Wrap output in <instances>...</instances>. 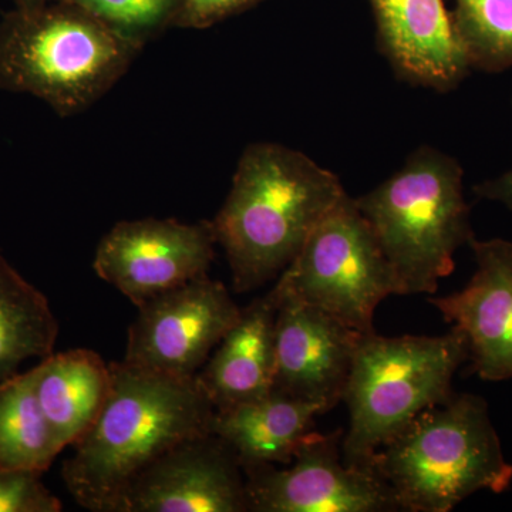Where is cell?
<instances>
[{"label": "cell", "instance_id": "6da1fadb", "mask_svg": "<svg viewBox=\"0 0 512 512\" xmlns=\"http://www.w3.org/2000/svg\"><path fill=\"white\" fill-rule=\"evenodd\" d=\"M110 367L109 397L62 468L74 501L93 512H119L131 483L171 448L211 433L215 413L197 376Z\"/></svg>", "mask_w": 512, "mask_h": 512}, {"label": "cell", "instance_id": "7a4b0ae2", "mask_svg": "<svg viewBox=\"0 0 512 512\" xmlns=\"http://www.w3.org/2000/svg\"><path fill=\"white\" fill-rule=\"evenodd\" d=\"M348 192L338 175L278 143L245 148L227 200L212 222L235 292L278 279Z\"/></svg>", "mask_w": 512, "mask_h": 512}, {"label": "cell", "instance_id": "3957f363", "mask_svg": "<svg viewBox=\"0 0 512 512\" xmlns=\"http://www.w3.org/2000/svg\"><path fill=\"white\" fill-rule=\"evenodd\" d=\"M370 467L407 512H450L478 491L500 494L512 484L488 403L471 393H454L414 417Z\"/></svg>", "mask_w": 512, "mask_h": 512}, {"label": "cell", "instance_id": "277c9868", "mask_svg": "<svg viewBox=\"0 0 512 512\" xmlns=\"http://www.w3.org/2000/svg\"><path fill=\"white\" fill-rule=\"evenodd\" d=\"M143 47L73 3L16 9L0 23V89L32 94L59 116L89 109Z\"/></svg>", "mask_w": 512, "mask_h": 512}, {"label": "cell", "instance_id": "5b68a950", "mask_svg": "<svg viewBox=\"0 0 512 512\" xmlns=\"http://www.w3.org/2000/svg\"><path fill=\"white\" fill-rule=\"evenodd\" d=\"M463 178L456 158L421 147L402 170L355 198L392 266L397 295L436 292L458 249L474 238Z\"/></svg>", "mask_w": 512, "mask_h": 512}, {"label": "cell", "instance_id": "8992f818", "mask_svg": "<svg viewBox=\"0 0 512 512\" xmlns=\"http://www.w3.org/2000/svg\"><path fill=\"white\" fill-rule=\"evenodd\" d=\"M470 356L466 335L453 326L440 336L396 338L365 333L357 343L342 402L349 429L342 456L372 468L376 451L414 417L454 396L453 379Z\"/></svg>", "mask_w": 512, "mask_h": 512}, {"label": "cell", "instance_id": "52a82bcc", "mask_svg": "<svg viewBox=\"0 0 512 512\" xmlns=\"http://www.w3.org/2000/svg\"><path fill=\"white\" fill-rule=\"evenodd\" d=\"M274 289L363 335L375 332L377 306L397 295L392 266L348 194L313 229Z\"/></svg>", "mask_w": 512, "mask_h": 512}, {"label": "cell", "instance_id": "ba28073f", "mask_svg": "<svg viewBox=\"0 0 512 512\" xmlns=\"http://www.w3.org/2000/svg\"><path fill=\"white\" fill-rule=\"evenodd\" d=\"M345 431H316L302 441L292 463L244 468L252 512H393L392 490L372 468L348 466Z\"/></svg>", "mask_w": 512, "mask_h": 512}, {"label": "cell", "instance_id": "9c48e42d", "mask_svg": "<svg viewBox=\"0 0 512 512\" xmlns=\"http://www.w3.org/2000/svg\"><path fill=\"white\" fill-rule=\"evenodd\" d=\"M137 309L123 362L178 377L200 372L241 313L225 285L208 275Z\"/></svg>", "mask_w": 512, "mask_h": 512}, {"label": "cell", "instance_id": "30bf717a", "mask_svg": "<svg viewBox=\"0 0 512 512\" xmlns=\"http://www.w3.org/2000/svg\"><path fill=\"white\" fill-rule=\"evenodd\" d=\"M215 245L211 221H121L101 238L93 269L138 308L161 293L208 275Z\"/></svg>", "mask_w": 512, "mask_h": 512}, {"label": "cell", "instance_id": "8fae6325", "mask_svg": "<svg viewBox=\"0 0 512 512\" xmlns=\"http://www.w3.org/2000/svg\"><path fill=\"white\" fill-rule=\"evenodd\" d=\"M278 313L272 390L328 413L343 400L363 333L274 288Z\"/></svg>", "mask_w": 512, "mask_h": 512}, {"label": "cell", "instance_id": "7c38bea8", "mask_svg": "<svg viewBox=\"0 0 512 512\" xmlns=\"http://www.w3.org/2000/svg\"><path fill=\"white\" fill-rule=\"evenodd\" d=\"M247 480L234 451L214 433L192 437L131 483L119 512H247Z\"/></svg>", "mask_w": 512, "mask_h": 512}, {"label": "cell", "instance_id": "4fadbf2b", "mask_svg": "<svg viewBox=\"0 0 512 512\" xmlns=\"http://www.w3.org/2000/svg\"><path fill=\"white\" fill-rule=\"evenodd\" d=\"M477 269L460 291L429 302L466 335L470 372L485 382L512 379V241L471 239Z\"/></svg>", "mask_w": 512, "mask_h": 512}, {"label": "cell", "instance_id": "5bb4252c", "mask_svg": "<svg viewBox=\"0 0 512 512\" xmlns=\"http://www.w3.org/2000/svg\"><path fill=\"white\" fill-rule=\"evenodd\" d=\"M377 36L394 70L446 93L473 69L443 0H369Z\"/></svg>", "mask_w": 512, "mask_h": 512}, {"label": "cell", "instance_id": "9a60e30c", "mask_svg": "<svg viewBox=\"0 0 512 512\" xmlns=\"http://www.w3.org/2000/svg\"><path fill=\"white\" fill-rule=\"evenodd\" d=\"M278 302L272 291L241 308L239 318L197 373L215 410L265 396L272 390Z\"/></svg>", "mask_w": 512, "mask_h": 512}, {"label": "cell", "instance_id": "2e32d148", "mask_svg": "<svg viewBox=\"0 0 512 512\" xmlns=\"http://www.w3.org/2000/svg\"><path fill=\"white\" fill-rule=\"evenodd\" d=\"M323 410L271 390L265 396L215 410L211 433L237 456L242 468L292 463Z\"/></svg>", "mask_w": 512, "mask_h": 512}, {"label": "cell", "instance_id": "e0dca14e", "mask_svg": "<svg viewBox=\"0 0 512 512\" xmlns=\"http://www.w3.org/2000/svg\"><path fill=\"white\" fill-rule=\"evenodd\" d=\"M36 370L40 406L64 450L99 417L111 390V367L93 350L73 349L47 356Z\"/></svg>", "mask_w": 512, "mask_h": 512}, {"label": "cell", "instance_id": "ac0fdd59", "mask_svg": "<svg viewBox=\"0 0 512 512\" xmlns=\"http://www.w3.org/2000/svg\"><path fill=\"white\" fill-rule=\"evenodd\" d=\"M59 323L45 293L0 255V383L26 360L55 353Z\"/></svg>", "mask_w": 512, "mask_h": 512}, {"label": "cell", "instance_id": "d6986e66", "mask_svg": "<svg viewBox=\"0 0 512 512\" xmlns=\"http://www.w3.org/2000/svg\"><path fill=\"white\" fill-rule=\"evenodd\" d=\"M37 370L0 383V470L43 474L62 453L36 390Z\"/></svg>", "mask_w": 512, "mask_h": 512}, {"label": "cell", "instance_id": "ffe728a7", "mask_svg": "<svg viewBox=\"0 0 512 512\" xmlns=\"http://www.w3.org/2000/svg\"><path fill=\"white\" fill-rule=\"evenodd\" d=\"M451 18L471 67L490 73L512 67V0H456Z\"/></svg>", "mask_w": 512, "mask_h": 512}, {"label": "cell", "instance_id": "44dd1931", "mask_svg": "<svg viewBox=\"0 0 512 512\" xmlns=\"http://www.w3.org/2000/svg\"><path fill=\"white\" fill-rule=\"evenodd\" d=\"M90 13L140 47L177 25L181 0H64Z\"/></svg>", "mask_w": 512, "mask_h": 512}, {"label": "cell", "instance_id": "7402d4cb", "mask_svg": "<svg viewBox=\"0 0 512 512\" xmlns=\"http://www.w3.org/2000/svg\"><path fill=\"white\" fill-rule=\"evenodd\" d=\"M33 471L0 470V512H60L62 501Z\"/></svg>", "mask_w": 512, "mask_h": 512}, {"label": "cell", "instance_id": "603a6c76", "mask_svg": "<svg viewBox=\"0 0 512 512\" xmlns=\"http://www.w3.org/2000/svg\"><path fill=\"white\" fill-rule=\"evenodd\" d=\"M261 0H181L177 25L210 28L214 23L254 6Z\"/></svg>", "mask_w": 512, "mask_h": 512}, {"label": "cell", "instance_id": "cb8c5ba5", "mask_svg": "<svg viewBox=\"0 0 512 512\" xmlns=\"http://www.w3.org/2000/svg\"><path fill=\"white\" fill-rule=\"evenodd\" d=\"M473 192L480 200L498 202L512 211V168L498 177L474 185Z\"/></svg>", "mask_w": 512, "mask_h": 512}, {"label": "cell", "instance_id": "d4e9b609", "mask_svg": "<svg viewBox=\"0 0 512 512\" xmlns=\"http://www.w3.org/2000/svg\"><path fill=\"white\" fill-rule=\"evenodd\" d=\"M15 2L18 9H35L49 5V3L59 2V0H15Z\"/></svg>", "mask_w": 512, "mask_h": 512}]
</instances>
